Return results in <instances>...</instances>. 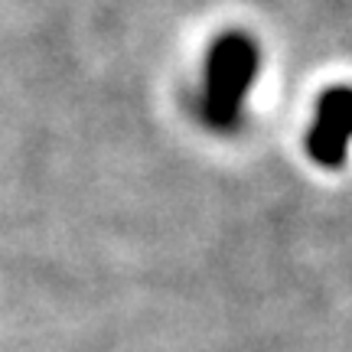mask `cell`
<instances>
[{
  "label": "cell",
  "mask_w": 352,
  "mask_h": 352,
  "mask_svg": "<svg viewBox=\"0 0 352 352\" xmlns=\"http://www.w3.org/2000/svg\"><path fill=\"white\" fill-rule=\"evenodd\" d=\"M352 147V88H333L320 98L307 134V153L320 166H342Z\"/></svg>",
  "instance_id": "2"
},
{
  "label": "cell",
  "mask_w": 352,
  "mask_h": 352,
  "mask_svg": "<svg viewBox=\"0 0 352 352\" xmlns=\"http://www.w3.org/2000/svg\"><path fill=\"white\" fill-rule=\"evenodd\" d=\"M258 72V46L241 33H228L212 46L202 82V118L215 131H232L241 121L245 98Z\"/></svg>",
  "instance_id": "1"
}]
</instances>
